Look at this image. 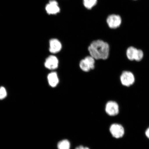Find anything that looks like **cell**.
I'll use <instances>...</instances> for the list:
<instances>
[{"label": "cell", "instance_id": "cell-1", "mask_svg": "<svg viewBox=\"0 0 149 149\" xmlns=\"http://www.w3.org/2000/svg\"><path fill=\"white\" fill-rule=\"evenodd\" d=\"M90 56L95 60H105L109 57L110 46L107 42L102 40L93 41L88 46Z\"/></svg>", "mask_w": 149, "mask_h": 149}, {"label": "cell", "instance_id": "cell-2", "mask_svg": "<svg viewBox=\"0 0 149 149\" xmlns=\"http://www.w3.org/2000/svg\"><path fill=\"white\" fill-rule=\"evenodd\" d=\"M126 56L130 61H135L139 62L144 58V53L142 50L131 46L127 49L126 52Z\"/></svg>", "mask_w": 149, "mask_h": 149}, {"label": "cell", "instance_id": "cell-3", "mask_svg": "<svg viewBox=\"0 0 149 149\" xmlns=\"http://www.w3.org/2000/svg\"><path fill=\"white\" fill-rule=\"evenodd\" d=\"M120 81L123 86L130 87L134 84L135 77L133 72L130 71L125 70L120 74Z\"/></svg>", "mask_w": 149, "mask_h": 149}, {"label": "cell", "instance_id": "cell-4", "mask_svg": "<svg viewBox=\"0 0 149 149\" xmlns=\"http://www.w3.org/2000/svg\"><path fill=\"white\" fill-rule=\"evenodd\" d=\"M109 131L113 137L117 139L122 138L125 134L124 126L117 123L111 124L109 127Z\"/></svg>", "mask_w": 149, "mask_h": 149}, {"label": "cell", "instance_id": "cell-5", "mask_svg": "<svg viewBox=\"0 0 149 149\" xmlns=\"http://www.w3.org/2000/svg\"><path fill=\"white\" fill-rule=\"evenodd\" d=\"M120 107L116 102L110 100L106 104L105 111L106 113L110 116H115L120 113Z\"/></svg>", "mask_w": 149, "mask_h": 149}, {"label": "cell", "instance_id": "cell-6", "mask_svg": "<svg viewBox=\"0 0 149 149\" xmlns=\"http://www.w3.org/2000/svg\"><path fill=\"white\" fill-rule=\"evenodd\" d=\"M107 22L110 29H115L120 27L122 23V19L118 15L113 14L108 16Z\"/></svg>", "mask_w": 149, "mask_h": 149}, {"label": "cell", "instance_id": "cell-7", "mask_svg": "<svg viewBox=\"0 0 149 149\" xmlns=\"http://www.w3.org/2000/svg\"><path fill=\"white\" fill-rule=\"evenodd\" d=\"M45 10L49 15L57 14L60 12V7L56 0H50L46 6Z\"/></svg>", "mask_w": 149, "mask_h": 149}, {"label": "cell", "instance_id": "cell-8", "mask_svg": "<svg viewBox=\"0 0 149 149\" xmlns=\"http://www.w3.org/2000/svg\"><path fill=\"white\" fill-rule=\"evenodd\" d=\"M59 61L56 57L51 55L47 58L44 63L45 66L48 70H54L58 66Z\"/></svg>", "mask_w": 149, "mask_h": 149}, {"label": "cell", "instance_id": "cell-9", "mask_svg": "<svg viewBox=\"0 0 149 149\" xmlns=\"http://www.w3.org/2000/svg\"><path fill=\"white\" fill-rule=\"evenodd\" d=\"M49 51L51 53L56 54L60 52L62 46L61 42L56 38H52L49 42Z\"/></svg>", "mask_w": 149, "mask_h": 149}, {"label": "cell", "instance_id": "cell-10", "mask_svg": "<svg viewBox=\"0 0 149 149\" xmlns=\"http://www.w3.org/2000/svg\"><path fill=\"white\" fill-rule=\"evenodd\" d=\"M48 84L50 86L55 87L58 84L59 79L56 72H50L47 76Z\"/></svg>", "mask_w": 149, "mask_h": 149}, {"label": "cell", "instance_id": "cell-11", "mask_svg": "<svg viewBox=\"0 0 149 149\" xmlns=\"http://www.w3.org/2000/svg\"><path fill=\"white\" fill-rule=\"evenodd\" d=\"M57 147V149H70L71 143L68 139H63L58 141Z\"/></svg>", "mask_w": 149, "mask_h": 149}, {"label": "cell", "instance_id": "cell-12", "mask_svg": "<svg viewBox=\"0 0 149 149\" xmlns=\"http://www.w3.org/2000/svg\"><path fill=\"white\" fill-rule=\"evenodd\" d=\"M97 2V0H83V3L86 8L90 9L95 6Z\"/></svg>", "mask_w": 149, "mask_h": 149}, {"label": "cell", "instance_id": "cell-13", "mask_svg": "<svg viewBox=\"0 0 149 149\" xmlns=\"http://www.w3.org/2000/svg\"><path fill=\"white\" fill-rule=\"evenodd\" d=\"M79 67L84 72H88L91 70L90 66L84 59L80 61Z\"/></svg>", "mask_w": 149, "mask_h": 149}, {"label": "cell", "instance_id": "cell-14", "mask_svg": "<svg viewBox=\"0 0 149 149\" xmlns=\"http://www.w3.org/2000/svg\"><path fill=\"white\" fill-rule=\"evenodd\" d=\"M84 59L90 66L91 70H94L95 67V59L91 56H87Z\"/></svg>", "mask_w": 149, "mask_h": 149}, {"label": "cell", "instance_id": "cell-15", "mask_svg": "<svg viewBox=\"0 0 149 149\" xmlns=\"http://www.w3.org/2000/svg\"><path fill=\"white\" fill-rule=\"evenodd\" d=\"M7 92L5 87H0V100L4 99L6 97Z\"/></svg>", "mask_w": 149, "mask_h": 149}, {"label": "cell", "instance_id": "cell-16", "mask_svg": "<svg viewBox=\"0 0 149 149\" xmlns=\"http://www.w3.org/2000/svg\"><path fill=\"white\" fill-rule=\"evenodd\" d=\"M75 149H90L88 147L84 146L82 145H80L76 147Z\"/></svg>", "mask_w": 149, "mask_h": 149}, {"label": "cell", "instance_id": "cell-17", "mask_svg": "<svg viewBox=\"0 0 149 149\" xmlns=\"http://www.w3.org/2000/svg\"><path fill=\"white\" fill-rule=\"evenodd\" d=\"M145 135L149 139V126L147 128L145 132Z\"/></svg>", "mask_w": 149, "mask_h": 149}]
</instances>
